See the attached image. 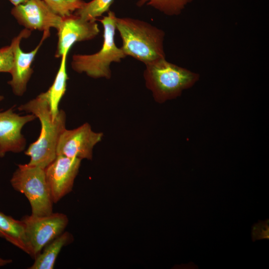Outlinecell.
I'll list each match as a JSON object with an SVG mask.
<instances>
[{
    "label": "cell",
    "instance_id": "cell-13",
    "mask_svg": "<svg viewBox=\"0 0 269 269\" xmlns=\"http://www.w3.org/2000/svg\"><path fill=\"white\" fill-rule=\"evenodd\" d=\"M0 237L30 256L24 224L0 212Z\"/></svg>",
    "mask_w": 269,
    "mask_h": 269
},
{
    "label": "cell",
    "instance_id": "cell-17",
    "mask_svg": "<svg viewBox=\"0 0 269 269\" xmlns=\"http://www.w3.org/2000/svg\"><path fill=\"white\" fill-rule=\"evenodd\" d=\"M114 0H91L84 3L74 14L85 20H96L98 17L110 10Z\"/></svg>",
    "mask_w": 269,
    "mask_h": 269
},
{
    "label": "cell",
    "instance_id": "cell-19",
    "mask_svg": "<svg viewBox=\"0 0 269 269\" xmlns=\"http://www.w3.org/2000/svg\"><path fill=\"white\" fill-rule=\"evenodd\" d=\"M55 13L61 17L70 15L81 8L83 0H42Z\"/></svg>",
    "mask_w": 269,
    "mask_h": 269
},
{
    "label": "cell",
    "instance_id": "cell-5",
    "mask_svg": "<svg viewBox=\"0 0 269 269\" xmlns=\"http://www.w3.org/2000/svg\"><path fill=\"white\" fill-rule=\"evenodd\" d=\"M16 191L23 193L30 204L31 214L48 215L54 204L46 179L44 169L26 164H18L10 180Z\"/></svg>",
    "mask_w": 269,
    "mask_h": 269
},
{
    "label": "cell",
    "instance_id": "cell-20",
    "mask_svg": "<svg viewBox=\"0 0 269 269\" xmlns=\"http://www.w3.org/2000/svg\"><path fill=\"white\" fill-rule=\"evenodd\" d=\"M12 262V261L11 259H3L0 258V267H2L9 264H11Z\"/></svg>",
    "mask_w": 269,
    "mask_h": 269
},
{
    "label": "cell",
    "instance_id": "cell-3",
    "mask_svg": "<svg viewBox=\"0 0 269 269\" xmlns=\"http://www.w3.org/2000/svg\"><path fill=\"white\" fill-rule=\"evenodd\" d=\"M143 77L146 88L159 104L175 99L193 86L199 74L169 62L165 58L144 64Z\"/></svg>",
    "mask_w": 269,
    "mask_h": 269
},
{
    "label": "cell",
    "instance_id": "cell-16",
    "mask_svg": "<svg viewBox=\"0 0 269 269\" xmlns=\"http://www.w3.org/2000/svg\"><path fill=\"white\" fill-rule=\"evenodd\" d=\"M192 0H138L136 5L150 6L168 16L177 15L181 13L185 6Z\"/></svg>",
    "mask_w": 269,
    "mask_h": 269
},
{
    "label": "cell",
    "instance_id": "cell-11",
    "mask_svg": "<svg viewBox=\"0 0 269 269\" xmlns=\"http://www.w3.org/2000/svg\"><path fill=\"white\" fill-rule=\"evenodd\" d=\"M11 107L5 111L0 110V157L8 152L19 153L25 150L26 140L21 133L25 125L36 117L30 114L20 116Z\"/></svg>",
    "mask_w": 269,
    "mask_h": 269
},
{
    "label": "cell",
    "instance_id": "cell-22",
    "mask_svg": "<svg viewBox=\"0 0 269 269\" xmlns=\"http://www.w3.org/2000/svg\"><path fill=\"white\" fill-rule=\"evenodd\" d=\"M3 99V97L1 95H0V102H1Z\"/></svg>",
    "mask_w": 269,
    "mask_h": 269
},
{
    "label": "cell",
    "instance_id": "cell-2",
    "mask_svg": "<svg viewBox=\"0 0 269 269\" xmlns=\"http://www.w3.org/2000/svg\"><path fill=\"white\" fill-rule=\"evenodd\" d=\"M116 27L122 41L121 48L127 56L144 64L165 58L163 30L146 21L129 17L117 16Z\"/></svg>",
    "mask_w": 269,
    "mask_h": 269
},
{
    "label": "cell",
    "instance_id": "cell-21",
    "mask_svg": "<svg viewBox=\"0 0 269 269\" xmlns=\"http://www.w3.org/2000/svg\"><path fill=\"white\" fill-rule=\"evenodd\" d=\"M27 0H9V1L13 5H17L20 3H22Z\"/></svg>",
    "mask_w": 269,
    "mask_h": 269
},
{
    "label": "cell",
    "instance_id": "cell-4",
    "mask_svg": "<svg viewBox=\"0 0 269 269\" xmlns=\"http://www.w3.org/2000/svg\"><path fill=\"white\" fill-rule=\"evenodd\" d=\"M116 17L115 13L110 10L107 15L100 20L104 29V40L101 48L92 54L73 55L71 67L74 71L85 73L94 79L111 78V64L120 63L127 56L115 42Z\"/></svg>",
    "mask_w": 269,
    "mask_h": 269
},
{
    "label": "cell",
    "instance_id": "cell-6",
    "mask_svg": "<svg viewBox=\"0 0 269 269\" xmlns=\"http://www.w3.org/2000/svg\"><path fill=\"white\" fill-rule=\"evenodd\" d=\"M21 220L24 226L30 256L34 259L48 243L64 231L68 223V217L61 213L25 215Z\"/></svg>",
    "mask_w": 269,
    "mask_h": 269
},
{
    "label": "cell",
    "instance_id": "cell-12",
    "mask_svg": "<svg viewBox=\"0 0 269 269\" xmlns=\"http://www.w3.org/2000/svg\"><path fill=\"white\" fill-rule=\"evenodd\" d=\"M49 35L50 31L43 32L39 44L28 52H23L20 47V43L23 38H20L16 42L13 50L12 68L10 73L11 79L7 82L15 95L21 96L26 92L28 82L33 72L31 67L32 63L43 41Z\"/></svg>",
    "mask_w": 269,
    "mask_h": 269
},
{
    "label": "cell",
    "instance_id": "cell-18",
    "mask_svg": "<svg viewBox=\"0 0 269 269\" xmlns=\"http://www.w3.org/2000/svg\"><path fill=\"white\" fill-rule=\"evenodd\" d=\"M30 34L31 30L25 28L12 39L10 45L0 48V72L10 73L13 62V50L16 42L20 38L28 37Z\"/></svg>",
    "mask_w": 269,
    "mask_h": 269
},
{
    "label": "cell",
    "instance_id": "cell-9",
    "mask_svg": "<svg viewBox=\"0 0 269 269\" xmlns=\"http://www.w3.org/2000/svg\"><path fill=\"white\" fill-rule=\"evenodd\" d=\"M11 14L20 25L31 31H50L51 28L57 30L62 19L42 0H27L14 5Z\"/></svg>",
    "mask_w": 269,
    "mask_h": 269
},
{
    "label": "cell",
    "instance_id": "cell-14",
    "mask_svg": "<svg viewBox=\"0 0 269 269\" xmlns=\"http://www.w3.org/2000/svg\"><path fill=\"white\" fill-rule=\"evenodd\" d=\"M72 235L68 232L61 234L48 243L35 258L29 269H52L62 248L72 242Z\"/></svg>",
    "mask_w": 269,
    "mask_h": 269
},
{
    "label": "cell",
    "instance_id": "cell-7",
    "mask_svg": "<svg viewBox=\"0 0 269 269\" xmlns=\"http://www.w3.org/2000/svg\"><path fill=\"white\" fill-rule=\"evenodd\" d=\"M103 136L102 133L93 131L88 123L73 130L65 129L58 141L57 155L91 160L93 148Z\"/></svg>",
    "mask_w": 269,
    "mask_h": 269
},
{
    "label": "cell",
    "instance_id": "cell-15",
    "mask_svg": "<svg viewBox=\"0 0 269 269\" xmlns=\"http://www.w3.org/2000/svg\"><path fill=\"white\" fill-rule=\"evenodd\" d=\"M67 54L62 56L58 71L53 84L44 92L48 102L53 120L57 117L59 110V104L66 91L67 81L68 79L66 71Z\"/></svg>",
    "mask_w": 269,
    "mask_h": 269
},
{
    "label": "cell",
    "instance_id": "cell-10",
    "mask_svg": "<svg viewBox=\"0 0 269 269\" xmlns=\"http://www.w3.org/2000/svg\"><path fill=\"white\" fill-rule=\"evenodd\" d=\"M57 31V58L68 54L76 42L93 39L100 32L96 20H85L74 13L62 17Z\"/></svg>",
    "mask_w": 269,
    "mask_h": 269
},
{
    "label": "cell",
    "instance_id": "cell-1",
    "mask_svg": "<svg viewBox=\"0 0 269 269\" xmlns=\"http://www.w3.org/2000/svg\"><path fill=\"white\" fill-rule=\"evenodd\" d=\"M18 110L32 114L40 121V135L36 141L29 145L24 153L30 157L27 165L45 169L57 156L58 141L66 129V113L60 110L56 118L53 120L44 92L19 106Z\"/></svg>",
    "mask_w": 269,
    "mask_h": 269
},
{
    "label": "cell",
    "instance_id": "cell-8",
    "mask_svg": "<svg viewBox=\"0 0 269 269\" xmlns=\"http://www.w3.org/2000/svg\"><path fill=\"white\" fill-rule=\"evenodd\" d=\"M81 161L79 158L58 155L44 169L53 203H57L72 191Z\"/></svg>",
    "mask_w": 269,
    "mask_h": 269
}]
</instances>
